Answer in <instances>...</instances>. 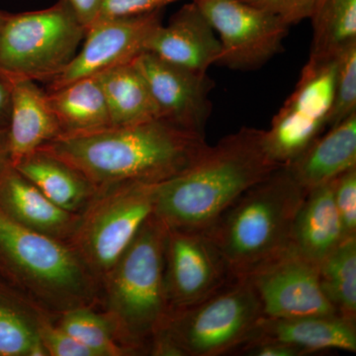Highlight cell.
I'll return each mask as SVG.
<instances>
[{
  "instance_id": "3957f363",
  "label": "cell",
  "mask_w": 356,
  "mask_h": 356,
  "mask_svg": "<svg viewBox=\"0 0 356 356\" xmlns=\"http://www.w3.org/2000/svg\"><path fill=\"white\" fill-rule=\"evenodd\" d=\"M306 191L281 165L243 192L204 232L232 273L245 275L290 247Z\"/></svg>"
},
{
  "instance_id": "30bf717a",
  "label": "cell",
  "mask_w": 356,
  "mask_h": 356,
  "mask_svg": "<svg viewBox=\"0 0 356 356\" xmlns=\"http://www.w3.org/2000/svg\"><path fill=\"white\" fill-rule=\"evenodd\" d=\"M336 60L324 64L306 63L296 88L273 117L270 128L264 130L267 149L280 165L298 156L327 130L334 100Z\"/></svg>"
},
{
  "instance_id": "6da1fadb",
  "label": "cell",
  "mask_w": 356,
  "mask_h": 356,
  "mask_svg": "<svg viewBox=\"0 0 356 356\" xmlns=\"http://www.w3.org/2000/svg\"><path fill=\"white\" fill-rule=\"evenodd\" d=\"M208 146L205 136L156 118L58 136L39 149L62 159L98 191L129 182L165 181L193 165Z\"/></svg>"
},
{
  "instance_id": "9a60e30c",
  "label": "cell",
  "mask_w": 356,
  "mask_h": 356,
  "mask_svg": "<svg viewBox=\"0 0 356 356\" xmlns=\"http://www.w3.org/2000/svg\"><path fill=\"white\" fill-rule=\"evenodd\" d=\"M209 21L192 0L161 24L147 42L146 51L166 62L207 74L216 65L221 44Z\"/></svg>"
},
{
  "instance_id": "d6986e66",
  "label": "cell",
  "mask_w": 356,
  "mask_h": 356,
  "mask_svg": "<svg viewBox=\"0 0 356 356\" xmlns=\"http://www.w3.org/2000/svg\"><path fill=\"white\" fill-rule=\"evenodd\" d=\"M355 325L339 315L264 318L254 337L286 343L304 355L330 350L356 353Z\"/></svg>"
},
{
  "instance_id": "836d02e7",
  "label": "cell",
  "mask_w": 356,
  "mask_h": 356,
  "mask_svg": "<svg viewBox=\"0 0 356 356\" xmlns=\"http://www.w3.org/2000/svg\"><path fill=\"white\" fill-rule=\"evenodd\" d=\"M88 31L100 15L102 0H60Z\"/></svg>"
},
{
  "instance_id": "7c38bea8",
  "label": "cell",
  "mask_w": 356,
  "mask_h": 356,
  "mask_svg": "<svg viewBox=\"0 0 356 356\" xmlns=\"http://www.w3.org/2000/svg\"><path fill=\"white\" fill-rule=\"evenodd\" d=\"M163 8L125 16L102 18L89 27L81 51L58 76L51 79L47 91L95 76L118 65L130 64L146 51L152 35L163 24Z\"/></svg>"
},
{
  "instance_id": "4fadbf2b",
  "label": "cell",
  "mask_w": 356,
  "mask_h": 356,
  "mask_svg": "<svg viewBox=\"0 0 356 356\" xmlns=\"http://www.w3.org/2000/svg\"><path fill=\"white\" fill-rule=\"evenodd\" d=\"M233 275L205 234L168 228L165 281L170 313L206 298Z\"/></svg>"
},
{
  "instance_id": "8fae6325",
  "label": "cell",
  "mask_w": 356,
  "mask_h": 356,
  "mask_svg": "<svg viewBox=\"0 0 356 356\" xmlns=\"http://www.w3.org/2000/svg\"><path fill=\"white\" fill-rule=\"evenodd\" d=\"M243 276L257 293L266 318L337 315L321 287L318 264L291 247Z\"/></svg>"
},
{
  "instance_id": "2e32d148",
  "label": "cell",
  "mask_w": 356,
  "mask_h": 356,
  "mask_svg": "<svg viewBox=\"0 0 356 356\" xmlns=\"http://www.w3.org/2000/svg\"><path fill=\"white\" fill-rule=\"evenodd\" d=\"M8 144L13 165L60 135L48 93L31 79H10Z\"/></svg>"
},
{
  "instance_id": "7a4b0ae2",
  "label": "cell",
  "mask_w": 356,
  "mask_h": 356,
  "mask_svg": "<svg viewBox=\"0 0 356 356\" xmlns=\"http://www.w3.org/2000/svg\"><path fill=\"white\" fill-rule=\"evenodd\" d=\"M281 165L264 130L243 127L208 146L193 165L161 182L154 214L168 228L204 233L236 198Z\"/></svg>"
},
{
  "instance_id": "5b68a950",
  "label": "cell",
  "mask_w": 356,
  "mask_h": 356,
  "mask_svg": "<svg viewBox=\"0 0 356 356\" xmlns=\"http://www.w3.org/2000/svg\"><path fill=\"white\" fill-rule=\"evenodd\" d=\"M264 318L250 281L234 274L209 296L172 312L154 337H165L181 355H235L257 336Z\"/></svg>"
},
{
  "instance_id": "ac0fdd59",
  "label": "cell",
  "mask_w": 356,
  "mask_h": 356,
  "mask_svg": "<svg viewBox=\"0 0 356 356\" xmlns=\"http://www.w3.org/2000/svg\"><path fill=\"white\" fill-rule=\"evenodd\" d=\"M332 187L334 180L307 191L293 222L290 247L318 266L344 241Z\"/></svg>"
},
{
  "instance_id": "e575fe53",
  "label": "cell",
  "mask_w": 356,
  "mask_h": 356,
  "mask_svg": "<svg viewBox=\"0 0 356 356\" xmlns=\"http://www.w3.org/2000/svg\"><path fill=\"white\" fill-rule=\"evenodd\" d=\"M11 90L8 81L0 76V130H8L10 122Z\"/></svg>"
},
{
  "instance_id": "ffe728a7",
  "label": "cell",
  "mask_w": 356,
  "mask_h": 356,
  "mask_svg": "<svg viewBox=\"0 0 356 356\" xmlns=\"http://www.w3.org/2000/svg\"><path fill=\"white\" fill-rule=\"evenodd\" d=\"M0 210L26 228L56 238L76 225L72 213L49 200L14 166L0 180Z\"/></svg>"
},
{
  "instance_id": "7402d4cb",
  "label": "cell",
  "mask_w": 356,
  "mask_h": 356,
  "mask_svg": "<svg viewBox=\"0 0 356 356\" xmlns=\"http://www.w3.org/2000/svg\"><path fill=\"white\" fill-rule=\"evenodd\" d=\"M47 93L60 136L81 135L111 127L108 106L97 76L84 77Z\"/></svg>"
},
{
  "instance_id": "4dcf8cb0",
  "label": "cell",
  "mask_w": 356,
  "mask_h": 356,
  "mask_svg": "<svg viewBox=\"0 0 356 356\" xmlns=\"http://www.w3.org/2000/svg\"><path fill=\"white\" fill-rule=\"evenodd\" d=\"M278 16L288 26L308 19L317 0H243Z\"/></svg>"
},
{
  "instance_id": "52a82bcc",
  "label": "cell",
  "mask_w": 356,
  "mask_h": 356,
  "mask_svg": "<svg viewBox=\"0 0 356 356\" xmlns=\"http://www.w3.org/2000/svg\"><path fill=\"white\" fill-rule=\"evenodd\" d=\"M0 276L58 302L77 301L86 292L81 261L57 238L26 228L0 210Z\"/></svg>"
},
{
  "instance_id": "5bb4252c",
  "label": "cell",
  "mask_w": 356,
  "mask_h": 356,
  "mask_svg": "<svg viewBox=\"0 0 356 356\" xmlns=\"http://www.w3.org/2000/svg\"><path fill=\"white\" fill-rule=\"evenodd\" d=\"M133 64L147 81L159 118L205 136L212 113L211 91L214 81L208 74L193 72L144 51Z\"/></svg>"
},
{
  "instance_id": "277c9868",
  "label": "cell",
  "mask_w": 356,
  "mask_h": 356,
  "mask_svg": "<svg viewBox=\"0 0 356 356\" xmlns=\"http://www.w3.org/2000/svg\"><path fill=\"white\" fill-rule=\"evenodd\" d=\"M168 227L147 218L108 273L109 306L117 325L135 344L153 339L170 314L165 281Z\"/></svg>"
},
{
  "instance_id": "d4e9b609",
  "label": "cell",
  "mask_w": 356,
  "mask_h": 356,
  "mask_svg": "<svg viewBox=\"0 0 356 356\" xmlns=\"http://www.w3.org/2000/svg\"><path fill=\"white\" fill-rule=\"evenodd\" d=\"M318 277L337 315L356 324V236L346 238L321 262Z\"/></svg>"
},
{
  "instance_id": "8992f818",
  "label": "cell",
  "mask_w": 356,
  "mask_h": 356,
  "mask_svg": "<svg viewBox=\"0 0 356 356\" xmlns=\"http://www.w3.org/2000/svg\"><path fill=\"white\" fill-rule=\"evenodd\" d=\"M86 33L60 0L44 10L6 13L0 28V76L49 83L72 62Z\"/></svg>"
},
{
  "instance_id": "4316f807",
  "label": "cell",
  "mask_w": 356,
  "mask_h": 356,
  "mask_svg": "<svg viewBox=\"0 0 356 356\" xmlns=\"http://www.w3.org/2000/svg\"><path fill=\"white\" fill-rule=\"evenodd\" d=\"M60 327L92 351L95 356L123 355L124 350L114 343L108 321L92 311L72 309L65 314Z\"/></svg>"
},
{
  "instance_id": "f546056e",
  "label": "cell",
  "mask_w": 356,
  "mask_h": 356,
  "mask_svg": "<svg viewBox=\"0 0 356 356\" xmlns=\"http://www.w3.org/2000/svg\"><path fill=\"white\" fill-rule=\"evenodd\" d=\"M38 332L48 355L95 356L92 351L79 343L60 327L43 325Z\"/></svg>"
},
{
  "instance_id": "83f0119b",
  "label": "cell",
  "mask_w": 356,
  "mask_h": 356,
  "mask_svg": "<svg viewBox=\"0 0 356 356\" xmlns=\"http://www.w3.org/2000/svg\"><path fill=\"white\" fill-rule=\"evenodd\" d=\"M356 113V43L339 54L336 60L334 100L327 129Z\"/></svg>"
},
{
  "instance_id": "8d00e7d4",
  "label": "cell",
  "mask_w": 356,
  "mask_h": 356,
  "mask_svg": "<svg viewBox=\"0 0 356 356\" xmlns=\"http://www.w3.org/2000/svg\"><path fill=\"white\" fill-rule=\"evenodd\" d=\"M6 11L0 10V28H1L2 23H3L4 17H6Z\"/></svg>"
},
{
  "instance_id": "ba28073f",
  "label": "cell",
  "mask_w": 356,
  "mask_h": 356,
  "mask_svg": "<svg viewBox=\"0 0 356 356\" xmlns=\"http://www.w3.org/2000/svg\"><path fill=\"white\" fill-rule=\"evenodd\" d=\"M159 184L129 182L98 189V197L76 231V245L86 264L108 274L154 214Z\"/></svg>"
},
{
  "instance_id": "603a6c76",
  "label": "cell",
  "mask_w": 356,
  "mask_h": 356,
  "mask_svg": "<svg viewBox=\"0 0 356 356\" xmlns=\"http://www.w3.org/2000/svg\"><path fill=\"white\" fill-rule=\"evenodd\" d=\"M112 126H129L159 118L147 81L133 62L97 74Z\"/></svg>"
},
{
  "instance_id": "e0dca14e",
  "label": "cell",
  "mask_w": 356,
  "mask_h": 356,
  "mask_svg": "<svg viewBox=\"0 0 356 356\" xmlns=\"http://www.w3.org/2000/svg\"><path fill=\"white\" fill-rule=\"evenodd\" d=\"M302 188L311 191L356 166V113L329 128L284 165Z\"/></svg>"
},
{
  "instance_id": "d590c367",
  "label": "cell",
  "mask_w": 356,
  "mask_h": 356,
  "mask_svg": "<svg viewBox=\"0 0 356 356\" xmlns=\"http://www.w3.org/2000/svg\"><path fill=\"white\" fill-rule=\"evenodd\" d=\"M13 168L9 152L8 130H0V180Z\"/></svg>"
},
{
  "instance_id": "d6a6232c",
  "label": "cell",
  "mask_w": 356,
  "mask_h": 356,
  "mask_svg": "<svg viewBox=\"0 0 356 356\" xmlns=\"http://www.w3.org/2000/svg\"><path fill=\"white\" fill-rule=\"evenodd\" d=\"M236 355L248 356H301L304 353L298 348L273 339L254 337L243 344L235 353Z\"/></svg>"
},
{
  "instance_id": "cb8c5ba5",
  "label": "cell",
  "mask_w": 356,
  "mask_h": 356,
  "mask_svg": "<svg viewBox=\"0 0 356 356\" xmlns=\"http://www.w3.org/2000/svg\"><path fill=\"white\" fill-rule=\"evenodd\" d=\"M308 19L313 36L307 63L332 62L356 43V0H317Z\"/></svg>"
},
{
  "instance_id": "9c48e42d",
  "label": "cell",
  "mask_w": 356,
  "mask_h": 356,
  "mask_svg": "<svg viewBox=\"0 0 356 356\" xmlns=\"http://www.w3.org/2000/svg\"><path fill=\"white\" fill-rule=\"evenodd\" d=\"M214 31L221 54L216 65L235 70L264 67L283 51L290 26L243 0H193Z\"/></svg>"
},
{
  "instance_id": "44dd1931",
  "label": "cell",
  "mask_w": 356,
  "mask_h": 356,
  "mask_svg": "<svg viewBox=\"0 0 356 356\" xmlns=\"http://www.w3.org/2000/svg\"><path fill=\"white\" fill-rule=\"evenodd\" d=\"M14 168L49 200L72 214L97 191L81 173L43 149L28 154Z\"/></svg>"
},
{
  "instance_id": "f1b7e54d",
  "label": "cell",
  "mask_w": 356,
  "mask_h": 356,
  "mask_svg": "<svg viewBox=\"0 0 356 356\" xmlns=\"http://www.w3.org/2000/svg\"><path fill=\"white\" fill-rule=\"evenodd\" d=\"M334 200L344 240L356 236V166L334 179Z\"/></svg>"
},
{
  "instance_id": "484cf974",
  "label": "cell",
  "mask_w": 356,
  "mask_h": 356,
  "mask_svg": "<svg viewBox=\"0 0 356 356\" xmlns=\"http://www.w3.org/2000/svg\"><path fill=\"white\" fill-rule=\"evenodd\" d=\"M0 276V356L48 355L38 330L33 329Z\"/></svg>"
},
{
  "instance_id": "1f68e13d",
  "label": "cell",
  "mask_w": 356,
  "mask_h": 356,
  "mask_svg": "<svg viewBox=\"0 0 356 356\" xmlns=\"http://www.w3.org/2000/svg\"><path fill=\"white\" fill-rule=\"evenodd\" d=\"M177 1L179 0H102L98 19L138 15L165 8Z\"/></svg>"
}]
</instances>
